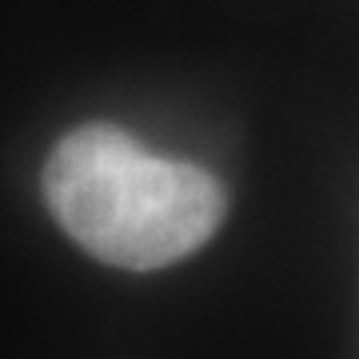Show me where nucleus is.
<instances>
[{"mask_svg": "<svg viewBox=\"0 0 359 359\" xmlns=\"http://www.w3.org/2000/svg\"><path fill=\"white\" fill-rule=\"evenodd\" d=\"M56 224L108 268L156 271L216 236L228 196L200 164L168 160L116 124H80L44 160Z\"/></svg>", "mask_w": 359, "mask_h": 359, "instance_id": "nucleus-1", "label": "nucleus"}]
</instances>
